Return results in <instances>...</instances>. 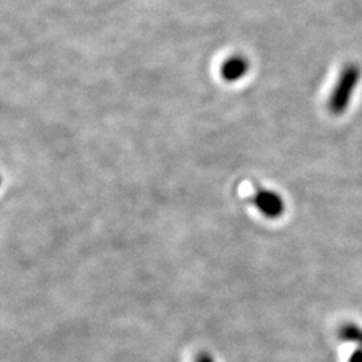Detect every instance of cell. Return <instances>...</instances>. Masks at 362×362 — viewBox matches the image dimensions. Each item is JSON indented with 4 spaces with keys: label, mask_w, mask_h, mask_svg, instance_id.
Returning a JSON list of instances; mask_svg holds the SVG:
<instances>
[{
    "label": "cell",
    "mask_w": 362,
    "mask_h": 362,
    "mask_svg": "<svg viewBox=\"0 0 362 362\" xmlns=\"http://www.w3.org/2000/svg\"><path fill=\"white\" fill-rule=\"evenodd\" d=\"M360 81V70L356 66H348L341 73L336 88L329 100V109L333 115L339 116L346 112L351 95Z\"/></svg>",
    "instance_id": "cell-1"
},
{
    "label": "cell",
    "mask_w": 362,
    "mask_h": 362,
    "mask_svg": "<svg viewBox=\"0 0 362 362\" xmlns=\"http://www.w3.org/2000/svg\"><path fill=\"white\" fill-rule=\"evenodd\" d=\"M251 202L259 211L269 219L281 218L285 212V202L284 199L272 191L258 189L251 197Z\"/></svg>",
    "instance_id": "cell-2"
},
{
    "label": "cell",
    "mask_w": 362,
    "mask_h": 362,
    "mask_svg": "<svg viewBox=\"0 0 362 362\" xmlns=\"http://www.w3.org/2000/svg\"><path fill=\"white\" fill-rule=\"evenodd\" d=\"M247 64L243 58H231L221 66V76L224 79L233 82L246 74Z\"/></svg>",
    "instance_id": "cell-3"
},
{
    "label": "cell",
    "mask_w": 362,
    "mask_h": 362,
    "mask_svg": "<svg viewBox=\"0 0 362 362\" xmlns=\"http://www.w3.org/2000/svg\"><path fill=\"white\" fill-rule=\"evenodd\" d=\"M338 337L344 342H351L356 344L358 348L362 349V329L358 325L345 324L341 326Z\"/></svg>",
    "instance_id": "cell-4"
},
{
    "label": "cell",
    "mask_w": 362,
    "mask_h": 362,
    "mask_svg": "<svg viewBox=\"0 0 362 362\" xmlns=\"http://www.w3.org/2000/svg\"><path fill=\"white\" fill-rule=\"evenodd\" d=\"M196 362H214V360H212V357H211L209 354H207V353H202V354L197 356Z\"/></svg>",
    "instance_id": "cell-6"
},
{
    "label": "cell",
    "mask_w": 362,
    "mask_h": 362,
    "mask_svg": "<svg viewBox=\"0 0 362 362\" xmlns=\"http://www.w3.org/2000/svg\"><path fill=\"white\" fill-rule=\"evenodd\" d=\"M349 362H362V349L358 348L357 350H354L350 356Z\"/></svg>",
    "instance_id": "cell-5"
}]
</instances>
